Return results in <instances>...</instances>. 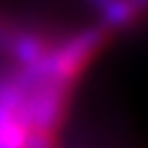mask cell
<instances>
[{
	"label": "cell",
	"instance_id": "obj_6",
	"mask_svg": "<svg viewBox=\"0 0 148 148\" xmlns=\"http://www.w3.org/2000/svg\"><path fill=\"white\" fill-rule=\"evenodd\" d=\"M89 2H91V5L96 7V9H98V12H103V9H105V7L110 5L112 0H89Z\"/></svg>",
	"mask_w": 148,
	"mask_h": 148
},
{
	"label": "cell",
	"instance_id": "obj_3",
	"mask_svg": "<svg viewBox=\"0 0 148 148\" xmlns=\"http://www.w3.org/2000/svg\"><path fill=\"white\" fill-rule=\"evenodd\" d=\"M148 14V0H112L100 12L103 23L107 30H123L134 25Z\"/></svg>",
	"mask_w": 148,
	"mask_h": 148
},
{
	"label": "cell",
	"instance_id": "obj_2",
	"mask_svg": "<svg viewBox=\"0 0 148 148\" xmlns=\"http://www.w3.org/2000/svg\"><path fill=\"white\" fill-rule=\"evenodd\" d=\"M69 87L55 82H32L25 98V123L27 128L59 130L66 116Z\"/></svg>",
	"mask_w": 148,
	"mask_h": 148
},
{
	"label": "cell",
	"instance_id": "obj_4",
	"mask_svg": "<svg viewBox=\"0 0 148 148\" xmlns=\"http://www.w3.org/2000/svg\"><path fill=\"white\" fill-rule=\"evenodd\" d=\"M27 125L23 121H0V148H25Z\"/></svg>",
	"mask_w": 148,
	"mask_h": 148
},
{
	"label": "cell",
	"instance_id": "obj_5",
	"mask_svg": "<svg viewBox=\"0 0 148 148\" xmlns=\"http://www.w3.org/2000/svg\"><path fill=\"white\" fill-rule=\"evenodd\" d=\"M25 148H59V137H57L55 130L27 128Z\"/></svg>",
	"mask_w": 148,
	"mask_h": 148
},
{
	"label": "cell",
	"instance_id": "obj_1",
	"mask_svg": "<svg viewBox=\"0 0 148 148\" xmlns=\"http://www.w3.org/2000/svg\"><path fill=\"white\" fill-rule=\"evenodd\" d=\"M107 39H110V30L105 25L87 27L71 39H66L62 46H53L46 62L34 75H23L32 82H55L62 87H71L93 62V57L103 50Z\"/></svg>",
	"mask_w": 148,
	"mask_h": 148
}]
</instances>
